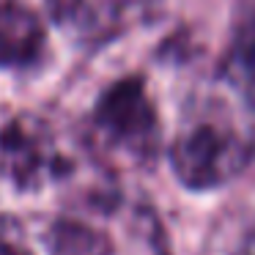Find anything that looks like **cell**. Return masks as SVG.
<instances>
[{"mask_svg":"<svg viewBox=\"0 0 255 255\" xmlns=\"http://www.w3.org/2000/svg\"><path fill=\"white\" fill-rule=\"evenodd\" d=\"M247 140L222 116H198L173 143V167L187 187L209 189L242 170Z\"/></svg>","mask_w":255,"mask_h":255,"instance_id":"1","label":"cell"},{"mask_svg":"<svg viewBox=\"0 0 255 255\" xmlns=\"http://www.w3.org/2000/svg\"><path fill=\"white\" fill-rule=\"evenodd\" d=\"M94 121L110 145L143 154L156 145V116L137 80L113 85L96 105Z\"/></svg>","mask_w":255,"mask_h":255,"instance_id":"2","label":"cell"},{"mask_svg":"<svg viewBox=\"0 0 255 255\" xmlns=\"http://www.w3.org/2000/svg\"><path fill=\"white\" fill-rule=\"evenodd\" d=\"M41 25L30 11L17 6L0 8V63H22L41 50Z\"/></svg>","mask_w":255,"mask_h":255,"instance_id":"3","label":"cell"},{"mask_svg":"<svg viewBox=\"0 0 255 255\" xmlns=\"http://www.w3.org/2000/svg\"><path fill=\"white\" fill-rule=\"evenodd\" d=\"M0 255H30L22 244L8 233H0Z\"/></svg>","mask_w":255,"mask_h":255,"instance_id":"4","label":"cell"}]
</instances>
